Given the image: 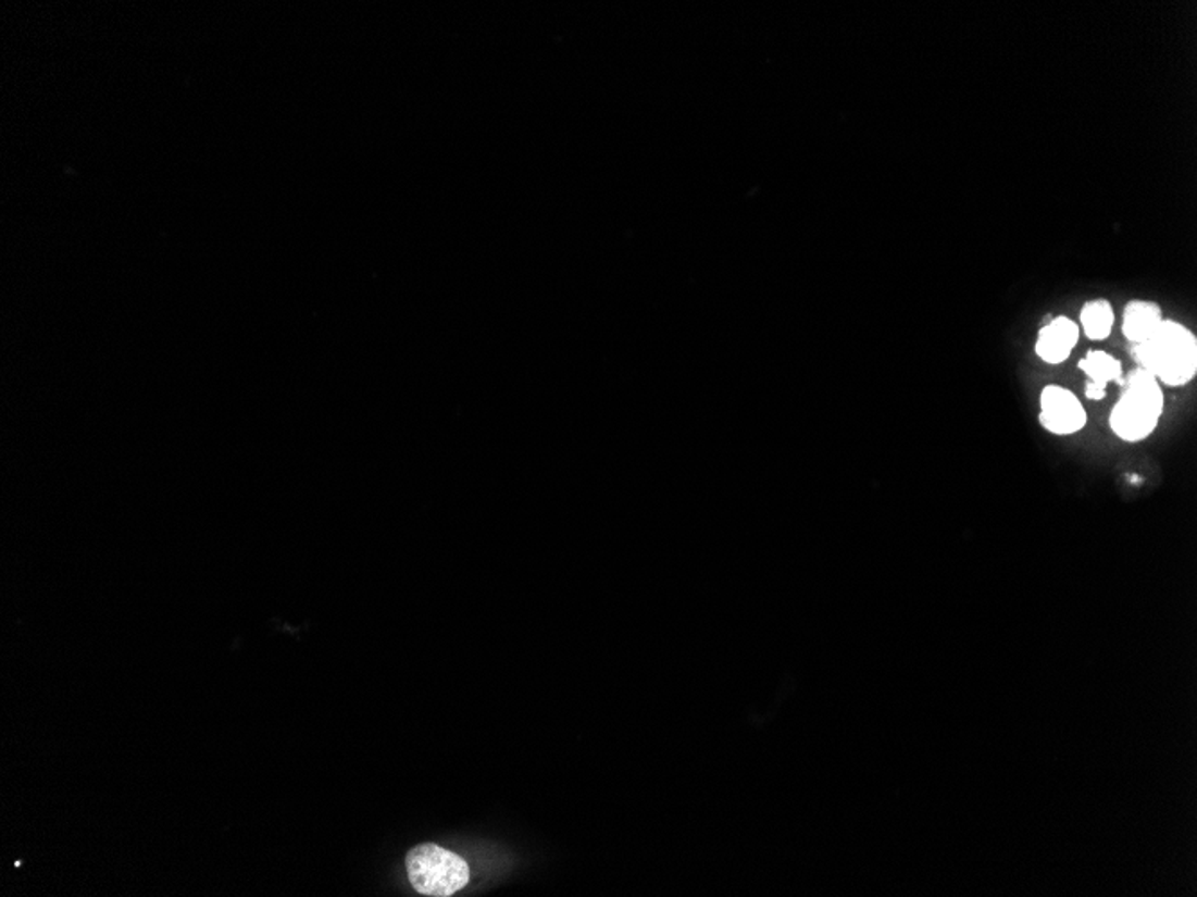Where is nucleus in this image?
Masks as SVG:
<instances>
[{
	"label": "nucleus",
	"instance_id": "f257e3e1",
	"mask_svg": "<svg viewBox=\"0 0 1197 897\" xmlns=\"http://www.w3.org/2000/svg\"><path fill=\"white\" fill-rule=\"evenodd\" d=\"M1142 370L1167 386H1185L1197 371V342L1190 329L1163 320L1157 332L1133 350Z\"/></svg>",
	"mask_w": 1197,
	"mask_h": 897
},
{
	"label": "nucleus",
	"instance_id": "f03ea898",
	"mask_svg": "<svg viewBox=\"0 0 1197 897\" xmlns=\"http://www.w3.org/2000/svg\"><path fill=\"white\" fill-rule=\"evenodd\" d=\"M1162 411L1163 393L1157 378L1138 367L1124 382V393L1111 412V428L1124 441H1142L1157 428Z\"/></svg>",
	"mask_w": 1197,
	"mask_h": 897
},
{
	"label": "nucleus",
	"instance_id": "7ed1b4c3",
	"mask_svg": "<svg viewBox=\"0 0 1197 897\" xmlns=\"http://www.w3.org/2000/svg\"><path fill=\"white\" fill-rule=\"evenodd\" d=\"M409 882L422 896L449 897L470 882L469 863L456 852L422 844L408 852Z\"/></svg>",
	"mask_w": 1197,
	"mask_h": 897
},
{
	"label": "nucleus",
	"instance_id": "20e7f679",
	"mask_svg": "<svg viewBox=\"0 0 1197 897\" xmlns=\"http://www.w3.org/2000/svg\"><path fill=\"white\" fill-rule=\"evenodd\" d=\"M1039 421L1052 434L1070 436L1086 425V412L1081 401L1070 390L1049 386L1042 393Z\"/></svg>",
	"mask_w": 1197,
	"mask_h": 897
},
{
	"label": "nucleus",
	"instance_id": "39448f33",
	"mask_svg": "<svg viewBox=\"0 0 1197 897\" xmlns=\"http://www.w3.org/2000/svg\"><path fill=\"white\" fill-rule=\"evenodd\" d=\"M1080 339V328L1069 317H1056L1049 325L1039 332L1036 342V353L1039 359L1049 364H1061L1069 359L1070 351L1074 350Z\"/></svg>",
	"mask_w": 1197,
	"mask_h": 897
},
{
	"label": "nucleus",
	"instance_id": "423d86ee",
	"mask_svg": "<svg viewBox=\"0 0 1197 897\" xmlns=\"http://www.w3.org/2000/svg\"><path fill=\"white\" fill-rule=\"evenodd\" d=\"M1162 323V310L1157 303L1132 301V303H1127L1126 310H1124L1122 332L1126 335L1127 340L1140 345L1144 340L1149 339Z\"/></svg>",
	"mask_w": 1197,
	"mask_h": 897
},
{
	"label": "nucleus",
	"instance_id": "0eeeda50",
	"mask_svg": "<svg viewBox=\"0 0 1197 897\" xmlns=\"http://www.w3.org/2000/svg\"><path fill=\"white\" fill-rule=\"evenodd\" d=\"M1080 367L1090 376L1092 384L1102 389H1106L1110 382H1122L1121 362L1105 351H1090L1086 359L1081 360Z\"/></svg>",
	"mask_w": 1197,
	"mask_h": 897
},
{
	"label": "nucleus",
	"instance_id": "6e6552de",
	"mask_svg": "<svg viewBox=\"0 0 1197 897\" xmlns=\"http://www.w3.org/2000/svg\"><path fill=\"white\" fill-rule=\"evenodd\" d=\"M1081 323L1092 340H1102L1113 328V310L1106 299H1096L1085 304L1081 312Z\"/></svg>",
	"mask_w": 1197,
	"mask_h": 897
},
{
	"label": "nucleus",
	"instance_id": "1a4fd4ad",
	"mask_svg": "<svg viewBox=\"0 0 1197 897\" xmlns=\"http://www.w3.org/2000/svg\"><path fill=\"white\" fill-rule=\"evenodd\" d=\"M1086 396H1088L1090 400H1102V398H1105L1106 396V389H1102V387L1096 386V384H1092L1090 382V384L1086 386Z\"/></svg>",
	"mask_w": 1197,
	"mask_h": 897
}]
</instances>
